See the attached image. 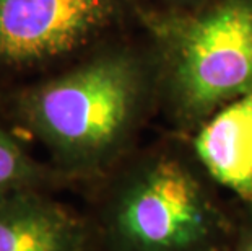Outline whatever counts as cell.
I'll return each mask as SVG.
<instances>
[{
	"instance_id": "52a82bcc",
	"label": "cell",
	"mask_w": 252,
	"mask_h": 251,
	"mask_svg": "<svg viewBox=\"0 0 252 251\" xmlns=\"http://www.w3.org/2000/svg\"><path fill=\"white\" fill-rule=\"evenodd\" d=\"M70 186L49 162L30 153L20 132L7 121L0 108V196L25 189L56 191Z\"/></svg>"
},
{
	"instance_id": "3957f363",
	"label": "cell",
	"mask_w": 252,
	"mask_h": 251,
	"mask_svg": "<svg viewBox=\"0 0 252 251\" xmlns=\"http://www.w3.org/2000/svg\"><path fill=\"white\" fill-rule=\"evenodd\" d=\"M137 25L158 67L159 106L182 132H195L252 93V0H210L181 12L140 5Z\"/></svg>"
},
{
	"instance_id": "9c48e42d",
	"label": "cell",
	"mask_w": 252,
	"mask_h": 251,
	"mask_svg": "<svg viewBox=\"0 0 252 251\" xmlns=\"http://www.w3.org/2000/svg\"><path fill=\"white\" fill-rule=\"evenodd\" d=\"M161 7L159 8H168V10H181V12H189V10L200 8L202 5H205L210 0H159Z\"/></svg>"
},
{
	"instance_id": "6da1fadb",
	"label": "cell",
	"mask_w": 252,
	"mask_h": 251,
	"mask_svg": "<svg viewBox=\"0 0 252 251\" xmlns=\"http://www.w3.org/2000/svg\"><path fill=\"white\" fill-rule=\"evenodd\" d=\"M159 106L152 47L116 36L36 80L0 85V108L68 184L91 186L135 150Z\"/></svg>"
},
{
	"instance_id": "5b68a950",
	"label": "cell",
	"mask_w": 252,
	"mask_h": 251,
	"mask_svg": "<svg viewBox=\"0 0 252 251\" xmlns=\"http://www.w3.org/2000/svg\"><path fill=\"white\" fill-rule=\"evenodd\" d=\"M0 251H98L87 212L63 204L51 191L0 196Z\"/></svg>"
},
{
	"instance_id": "8992f818",
	"label": "cell",
	"mask_w": 252,
	"mask_h": 251,
	"mask_svg": "<svg viewBox=\"0 0 252 251\" xmlns=\"http://www.w3.org/2000/svg\"><path fill=\"white\" fill-rule=\"evenodd\" d=\"M192 152L208 176L239 196L252 215V93L203 122L194 132Z\"/></svg>"
},
{
	"instance_id": "ba28073f",
	"label": "cell",
	"mask_w": 252,
	"mask_h": 251,
	"mask_svg": "<svg viewBox=\"0 0 252 251\" xmlns=\"http://www.w3.org/2000/svg\"><path fill=\"white\" fill-rule=\"evenodd\" d=\"M229 251H252V215L249 220L239 223Z\"/></svg>"
},
{
	"instance_id": "277c9868",
	"label": "cell",
	"mask_w": 252,
	"mask_h": 251,
	"mask_svg": "<svg viewBox=\"0 0 252 251\" xmlns=\"http://www.w3.org/2000/svg\"><path fill=\"white\" fill-rule=\"evenodd\" d=\"M142 0H0V85L68 66L121 36Z\"/></svg>"
},
{
	"instance_id": "7a4b0ae2",
	"label": "cell",
	"mask_w": 252,
	"mask_h": 251,
	"mask_svg": "<svg viewBox=\"0 0 252 251\" xmlns=\"http://www.w3.org/2000/svg\"><path fill=\"white\" fill-rule=\"evenodd\" d=\"M194 152L133 150L91 189L98 251H229L239 223Z\"/></svg>"
}]
</instances>
